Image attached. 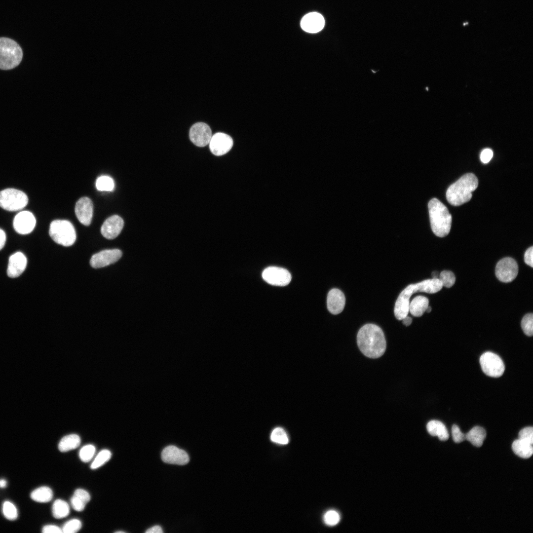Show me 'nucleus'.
Returning a JSON list of instances; mask_svg holds the SVG:
<instances>
[{"label":"nucleus","mask_w":533,"mask_h":533,"mask_svg":"<svg viewBox=\"0 0 533 533\" xmlns=\"http://www.w3.org/2000/svg\"><path fill=\"white\" fill-rule=\"evenodd\" d=\"M452 434L454 441L459 443L466 440L465 434L460 431L458 426L454 424L452 427Z\"/></svg>","instance_id":"obj_37"},{"label":"nucleus","mask_w":533,"mask_h":533,"mask_svg":"<svg viewBox=\"0 0 533 533\" xmlns=\"http://www.w3.org/2000/svg\"><path fill=\"white\" fill-rule=\"evenodd\" d=\"M161 459L165 463L181 465L187 464L190 460L186 451L173 445L168 446L163 450Z\"/></svg>","instance_id":"obj_14"},{"label":"nucleus","mask_w":533,"mask_h":533,"mask_svg":"<svg viewBox=\"0 0 533 533\" xmlns=\"http://www.w3.org/2000/svg\"><path fill=\"white\" fill-rule=\"evenodd\" d=\"M323 520L325 524L328 526H333L337 525L339 522L340 516L336 511L331 510L325 513Z\"/></svg>","instance_id":"obj_35"},{"label":"nucleus","mask_w":533,"mask_h":533,"mask_svg":"<svg viewBox=\"0 0 533 533\" xmlns=\"http://www.w3.org/2000/svg\"><path fill=\"white\" fill-rule=\"evenodd\" d=\"M43 533H62V529L58 526L53 525H47L44 526L42 529Z\"/></svg>","instance_id":"obj_42"},{"label":"nucleus","mask_w":533,"mask_h":533,"mask_svg":"<svg viewBox=\"0 0 533 533\" xmlns=\"http://www.w3.org/2000/svg\"><path fill=\"white\" fill-rule=\"evenodd\" d=\"M512 449L517 456L523 458L530 457L533 453V445L519 439L513 442Z\"/></svg>","instance_id":"obj_22"},{"label":"nucleus","mask_w":533,"mask_h":533,"mask_svg":"<svg viewBox=\"0 0 533 533\" xmlns=\"http://www.w3.org/2000/svg\"><path fill=\"white\" fill-rule=\"evenodd\" d=\"M123 225V220L120 217L113 215L109 217L104 222L101 228V232L106 238L113 239L119 234Z\"/></svg>","instance_id":"obj_15"},{"label":"nucleus","mask_w":533,"mask_h":533,"mask_svg":"<svg viewBox=\"0 0 533 533\" xmlns=\"http://www.w3.org/2000/svg\"><path fill=\"white\" fill-rule=\"evenodd\" d=\"M431 307H430V306H429L428 305V306H427V307L426 309V311H427V312H428V313H429V312H430L431 311Z\"/></svg>","instance_id":"obj_48"},{"label":"nucleus","mask_w":533,"mask_h":533,"mask_svg":"<svg viewBox=\"0 0 533 533\" xmlns=\"http://www.w3.org/2000/svg\"><path fill=\"white\" fill-rule=\"evenodd\" d=\"M27 264V258L22 253L18 252L12 254L9 258L7 275L11 278L20 276L25 270Z\"/></svg>","instance_id":"obj_18"},{"label":"nucleus","mask_w":533,"mask_h":533,"mask_svg":"<svg viewBox=\"0 0 533 533\" xmlns=\"http://www.w3.org/2000/svg\"><path fill=\"white\" fill-rule=\"evenodd\" d=\"M345 304V298L342 291L338 289H332L327 295V305L328 310L333 314L340 313L343 309Z\"/></svg>","instance_id":"obj_19"},{"label":"nucleus","mask_w":533,"mask_h":533,"mask_svg":"<svg viewBox=\"0 0 533 533\" xmlns=\"http://www.w3.org/2000/svg\"><path fill=\"white\" fill-rule=\"evenodd\" d=\"M79 436L72 434L63 437L58 444V449L61 452H67L77 448L80 444Z\"/></svg>","instance_id":"obj_24"},{"label":"nucleus","mask_w":533,"mask_h":533,"mask_svg":"<svg viewBox=\"0 0 533 533\" xmlns=\"http://www.w3.org/2000/svg\"><path fill=\"white\" fill-rule=\"evenodd\" d=\"M36 224V220L34 215L28 211H23L18 213L13 220V227L15 231L21 234H27L31 232Z\"/></svg>","instance_id":"obj_13"},{"label":"nucleus","mask_w":533,"mask_h":533,"mask_svg":"<svg viewBox=\"0 0 533 533\" xmlns=\"http://www.w3.org/2000/svg\"><path fill=\"white\" fill-rule=\"evenodd\" d=\"M112 456L111 452L106 449L101 450L96 456L92 462L90 468L92 469H96L103 465L108 461Z\"/></svg>","instance_id":"obj_27"},{"label":"nucleus","mask_w":533,"mask_h":533,"mask_svg":"<svg viewBox=\"0 0 533 533\" xmlns=\"http://www.w3.org/2000/svg\"><path fill=\"white\" fill-rule=\"evenodd\" d=\"M209 144L211 152L216 156H221L231 149L233 140L228 135L219 132L212 136Z\"/></svg>","instance_id":"obj_11"},{"label":"nucleus","mask_w":533,"mask_h":533,"mask_svg":"<svg viewBox=\"0 0 533 533\" xmlns=\"http://www.w3.org/2000/svg\"><path fill=\"white\" fill-rule=\"evenodd\" d=\"M432 278H438V273L437 271H433L432 273Z\"/></svg>","instance_id":"obj_47"},{"label":"nucleus","mask_w":533,"mask_h":533,"mask_svg":"<svg viewBox=\"0 0 533 533\" xmlns=\"http://www.w3.org/2000/svg\"><path fill=\"white\" fill-rule=\"evenodd\" d=\"M519 439L527 442L532 445L533 444V428L532 426L525 427L521 429L518 435Z\"/></svg>","instance_id":"obj_36"},{"label":"nucleus","mask_w":533,"mask_h":533,"mask_svg":"<svg viewBox=\"0 0 533 533\" xmlns=\"http://www.w3.org/2000/svg\"><path fill=\"white\" fill-rule=\"evenodd\" d=\"M480 363L483 372L489 377L498 378L504 372L505 366L502 359L493 352L484 353L480 358Z\"/></svg>","instance_id":"obj_7"},{"label":"nucleus","mask_w":533,"mask_h":533,"mask_svg":"<svg viewBox=\"0 0 533 533\" xmlns=\"http://www.w3.org/2000/svg\"><path fill=\"white\" fill-rule=\"evenodd\" d=\"M301 27L306 32L316 33L322 30L325 25L323 16L316 12H309L305 15L301 21Z\"/></svg>","instance_id":"obj_16"},{"label":"nucleus","mask_w":533,"mask_h":533,"mask_svg":"<svg viewBox=\"0 0 533 533\" xmlns=\"http://www.w3.org/2000/svg\"><path fill=\"white\" fill-rule=\"evenodd\" d=\"M486 437V430L483 427L479 426L473 427L468 433L465 434L466 440L477 447L482 446Z\"/></svg>","instance_id":"obj_23"},{"label":"nucleus","mask_w":533,"mask_h":533,"mask_svg":"<svg viewBox=\"0 0 533 533\" xmlns=\"http://www.w3.org/2000/svg\"><path fill=\"white\" fill-rule=\"evenodd\" d=\"M145 532L147 533H162L163 531L160 526L156 525L149 528Z\"/></svg>","instance_id":"obj_43"},{"label":"nucleus","mask_w":533,"mask_h":533,"mask_svg":"<svg viewBox=\"0 0 533 533\" xmlns=\"http://www.w3.org/2000/svg\"><path fill=\"white\" fill-rule=\"evenodd\" d=\"M81 526L79 520L73 519L65 523L61 529L64 533H75L81 529Z\"/></svg>","instance_id":"obj_34"},{"label":"nucleus","mask_w":533,"mask_h":533,"mask_svg":"<svg viewBox=\"0 0 533 533\" xmlns=\"http://www.w3.org/2000/svg\"><path fill=\"white\" fill-rule=\"evenodd\" d=\"M28 203L27 195L15 189H6L0 191V207L9 211L24 208Z\"/></svg>","instance_id":"obj_6"},{"label":"nucleus","mask_w":533,"mask_h":533,"mask_svg":"<svg viewBox=\"0 0 533 533\" xmlns=\"http://www.w3.org/2000/svg\"><path fill=\"white\" fill-rule=\"evenodd\" d=\"M75 213L78 221L85 226H89L93 215V203L87 197L80 198L76 203Z\"/></svg>","instance_id":"obj_17"},{"label":"nucleus","mask_w":533,"mask_h":533,"mask_svg":"<svg viewBox=\"0 0 533 533\" xmlns=\"http://www.w3.org/2000/svg\"><path fill=\"white\" fill-rule=\"evenodd\" d=\"M478 185L477 177L473 173H467L451 185L446 191V198L449 203L459 206L472 197V192Z\"/></svg>","instance_id":"obj_2"},{"label":"nucleus","mask_w":533,"mask_h":533,"mask_svg":"<svg viewBox=\"0 0 533 533\" xmlns=\"http://www.w3.org/2000/svg\"><path fill=\"white\" fill-rule=\"evenodd\" d=\"M524 261L525 263L530 266L533 267V247L531 246L525 252L524 254Z\"/></svg>","instance_id":"obj_41"},{"label":"nucleus","mask_w":533,"mask_h":533,"mask_svg":"<svg viewBox=\"0 0 533 533\" xmlns=\"http://www.w3.org/2000/svg\"><path fill=\"white\" fill-rule=\"evenodd\" d=\"M270 439L272 442L281 445H286L289 442V438L286 432L281 427H276L272 430Z\"/></svg>","instance_id":"obj_29"},{"label":"nucleus","mask_w":533,"mask_h":533,"mask_svg":"<svg viewBox=\"0 0 533 533\" xmlns=\"http://www.w3.org/2000/svg\"><path fill=\"white\" fill-rule=\"evenodd\" d=\"M121 256L122 252L119 249L104 250L92 256L90 265L96 268L105 267L117 262Z\"/></svg>","instance_id":"obj_12"},{"label":"nucleus","mask_w":533,"mask_h":533,"mask_svg":"<svg viewBox=\"0 0 533 533\" xmlns=\"http://www.w3.org/2000/svg\"><path fill=\"white\" fill-rule=\"evenodd\" d=\"M7 482L5 479H0V488H3L6 486Z\"/></svg>","instance_id":"obj_46"},{"label":"nucleus","mask_w":533,"mask_h":533,"mask_svg":"<svg viewBox=\"0 0 533 533\" xmlns=\"http://www.w3.org/2000/svg\"><path fill=\"white\" fill-rule=\"evenodd\" d=\"M115 533H125V532H123V531H116V532H115Z\"/></svg>","instance_id":"obj_49"},{"label":"nucleus","mask_w":533,"mask_h":533,"mask_svg":"<svg viewBox=\"0 0 533 533\" xmlns=\"http://www.w3.org/2000/svg\"><path fill=\"white\" fill-rule=\"evenodd\" d=\"M74 495L82 499L85 503H87L90 500V495L85 490L82 489H76Z\"/></svg>","instance_id":"obj_39"},{"label":"nucleus","mask_w":533,"mask_h":533,"mask_svg":"<svg viewBox=\"0 0 533 533\" xmlns=\"http://www.w3.org/2000/svg\"><path fill=\"white\" fill-rule=\"evenodd\" d=\"M357 343L361 351L371 358L381 357L386 349L383 332L380 327L374 324H367L360 328L357 335Z\"/></svg>","instance_id":"obj_1"},{"label":"nucleus","mask_w":533,"mask_h":533,"mask_svg":"<svg viewBox=\"0 0 533 533\" xmlns=\"http://www.w3.org/2000/svg\"><path fill=\"white\" fill-rule=\"evenodd\" d=\"M493 156V152L490 149H484L481 153L480 159L484 163H488Z\"/></svg>","instance_id":"obj_40"},{"label":"nucleus","mask_w":533,"mask_h":533,"mask_svg":"<svg viewBox=\"0 0 533 533\" xmlns=\"http://www.w3.org/2000/svg\"><path fill=\"white\" fill-rule=\"evenodd\" d=\"M2 513L4 517L10 521L15 520L18 517V512L15 506L9 501H5L2 504Z\"/></svg>","instance_id":"obj_30"},{"label":"nucleus","mask_w":533,"mask_h":533,"mask_svg":"<svg viewBox=\"0 0 533 533\" xmlns=\"http://www.w3.org/2000/svg\"><path fill=\"white\" fill-rule=\"evenodd\" d=\"M521 328L528 336H532L533 334V314L528 313L525 315L521 321Z\"/></svg>","instance_id":"obj_33"},{"label":"nucleus","mask_w":533,"mask_h":533,"mask_svg":"<svg viewBox=\"0 0 533 533\" xmlns=\"http://www.w3.org/2000/svg\"><path fill=\"white\" fill-rule=\"evenodd\" d=\"M190 141L198 147H202L209 144L212 136L209 126L203 122H197L190 128L189 132Z\"/></svg>","instance_id":"obj_10"},{"label":"nucleus","mask_w":533,"mask_h":533,"mask_svg":"<svg viewBox=\"0 0 533 533\" xmlns=\"http://www.w3.org/2000/svg\"><path fill=\"white\" fill-rule=\"evenodd\" d=\"M49 234L57 244L64 246L72 245L76 240V233L73 225L68 221L56 220L51 222Z\"/></svg>","instance_id":"obj_5"},{"label":"nucleus","mask_w":533,"mask_h":533,"mask_svg":"<svg viewBox=\"0 0 533 533\" xmlns=\"http://www.w3.org/2000/svg\"><path fill=\"white\" fill-rule=\"evenodd\" d=\"M52 514L56 519H61L67 516L70 513V507L65 501L58 499L54 501L52 508Z\"/></svg>","instance_id":"obj_26"},{"label":"nucleus","mask_w":533,"mask_h":533,"mask_svg":"<svg viewBox=\"0 0 533 533\" xmlns=\"http://www.w3.org/2000/svg\"><path fill=\"white\" fill-rule=\"evenodd\" d=\"M403 323L406 326H408L411 325L412 322V319L411 317L406 316L402 319Z\"/></svg>","instance_id":"obj_45"},{"label":"nucleus","mask_w":533,"mask_h":533,"mask_svg":"<svg viewBox=\"0 0 533 533\" xmlns=\"http://www.w3.org/2000/svg\"><path fill=\"white\" fill-rule=\"evenodd\" d=\"M96 187L100 191H112L114 187L113 179L108 176H102L98 178L96 182Z\"/></svg>","instance_id":"obj_28"},{"label":"nucleus","mask_w":533,"mask_h":533,"mask_svg":"<svg viewBox=\"0 0 533 533\" xmlns=\"http://www.w3.org/2000/svg\"><path fill=\"white\" fill-rule=\"evenodd\" d=\"M53 497L52 490L47 486H42L34 490L31 494V498L38 502H48Z\"/></svg>","instance_id":"obj_25"},{"label":"nucleus","mask_w":533,"mask_h":533,"mask_svg":"<svg viewBox=\"0 0 533 533\" xmlns=\"http://www.w3.org/2000/svg\"><path fill=\"white\" fill-rule=\"evenodd\" d=\"M518 273V266L516 261L512 258L506 257L497 263L495 274L500 281L508 283L514 280Z\"/></svg>","instance_id":"obj_8"},{"label":"nucleus","mask_w":533,"mask_h":533,"mask_svg":"<svg viewBox=\"0 0 533 533\" xmlns=\"http://www.w3.org/2000/svg\"><path fill=\"white\" fill-rule=\"evenodd\" d=\"M95 447L92 444H88L82 447L79 452L80 460L84 462H88L93 458L95 453Z\"/></svg>","instance_id":"obj_31"},{"label":"nucleus","mask_w":533,"mask_h":533,"mask_svg":"<svg viewBox=\"0 0 533 533\" xmlns=\"http://www.w3.org/2000/svg\"><path fill=\"white\" fill-rule=\"evenodd\" d=\"M22 58V50L15 41L7 38H0V69L14 68L20 64Z\"/></svg>","instance_id":"obj_4"},{"label":"nucleus","mask_w":533,"mask_h":533,"mask_svg":"<svg viewBox=\"0 0 533 533\" xmlns=\"http://www.w3.org/2000/svg\"><path fill=\"white\" fill-rule=\"evenodd\" d=\"M426 428L429 434L433 436H437L441 441H446L449 435L445 425L441 421L432 420L428 422Z\"/></svg>","instance_id":"obj_20"},{"label":"nucleus","mask_w":533,"mask_h":533,"mask_svg":"<svg viewBox=\"0 0 533 533\" xmlns=\"http://www.w3.org/2000/svg\"><path fill=\"white\" fill-rule=\"evenodd\" d=\"M262 277L267 283L278 286L287 285L292 278L291 274L287 269L277 266L265 268L263 271Z\"/></svg>","instance_id":"obj_9"},{"label":"nucleus","mask_w":533,"mask_h":533,"mask_svg":"<svg viewBox=\"0 0 533 533\" xmlns=\"http://www.w3.org/2000/svg\"><path fill=\"white\" fill-rule=\"evenodd\" d=\"M428 207L433 232L440 237L447 235L452 224V216L448 208L436 198L430 200Z\"/></svg>","instance_id":"obj_3"},{"label":"nucleus","mask_w":533,"mask_h":533,"mask_svg":"<svg viewBox=\"0 0 533 533\" xmlns=\"http://www.w3.org/2000/svg\"><path fill=\"white\" fill-rule=\"evenodd\" d=\"M71 503L73 509L77 511L83 510L86 504L82 499L74 495L71 498Z\"/></svg>","instance_id":"obj_38"},{"label":"nucleus","mask_w":533,"mask_h":533,"mask_svg":"<svg viewBox=\"0 0 533 533\" xmlns=\"http://www.w3.org/2000/svg\"><path fill=\"white\" fill-rule=\"evenodd\" d=\"M6 241V234L4 231L0 228V250L4 247Z\"/></svg>","instance_id":"obj_44"},{"label":"nucleus","mask_w":533,"mask_h":533,"mask_svg":"<svg viewBox=\"0 0 533 533\" xmlns=\"http://www.w3.org/2000/svg\"><path fill=\"white\" fill-rule=\"evenodd\" d=\"M438 278L442 286L450 288L454 285L456 281V277L454 273L450 270H443L439 274Z\"/></svg>","instance_id":"obj_32"},{"label":"nucleus","mask_w":533,"mask_h":533,"mask_svg":"<svg viewBox=\"0 0 533 533\" xmlns=\"http://www.w3.org/2000/svg\"><path fill=\"white\" fill-rule=\"evenodd\" d=\"M428 304L429 300L426 297L417 296L410 303L409 312L413 316L420 317L426 311Z\"/></svg>","instance_id":"obj_21"}]
</instances>
